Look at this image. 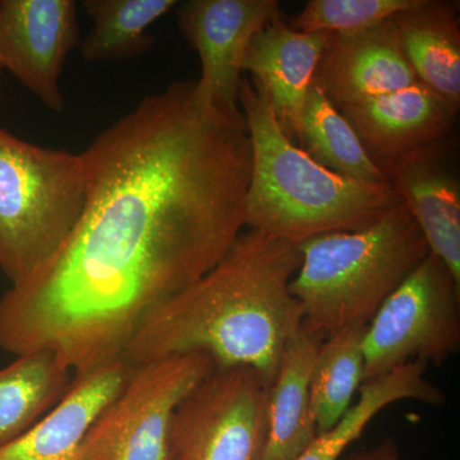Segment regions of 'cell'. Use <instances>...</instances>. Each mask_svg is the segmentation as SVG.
Wrapping results in <instances>:
<instances>
[{"label":"cell","mask_w":460,"mask_h":460,"mask_svg":"<svg viewBox=\"0 0 460 460\" xmlns=\"http://www.w3.org/2000/svg\"><path fill=\"white\" fill-rule=\"evenodd\" d=\"M365 383L405 363L440 366L460 349V284L431 252L372 317L363 337Z\"/></svg>","instance_id":"obj_6"},{"label":"cell","mask_w":460,"mask_h":460,"mask_svg":"<svg viewBox=\"0 0 460 460\" xmlns=\"http://www.w3.org/2000/svg\"><path fill=\"white\" fill-rule=\"evenodd\" d=\"M417 83L393 18L363 31L330 33L313 84L341 108Z\"/></svg>","instance_id":"obj_12"},{"label":"cell","mask_w":460,"mask_h":460,"mask_svg":"<svg viewBox=\"0 0 460 460\" xmlns=\"http://www.w3.org/2000/svg\"><path fill=\"white\" fill-rule=\"evenodd\" d=\"M423 0H310L288 23L296 31L350 33L387 22Z\"/></svg>","instance_id":"obj_23"},{"label":"cell","mask_w":460,"mask_h":460,"mask_svg":"<svg viewBox=\"0 0 460 460\" xmlns=\"http://www.w3.org/2000/svg\"><path fill=\"white\" fill-rule=\"evenodd\" d=\"M177 0H84L91 30L80 42L81 57L90 63L117 62L153 49L148 29L177 8Z\"/></svg>","instance_id":"obj_21"},{"label":"cell","mask_w":460,"mask_h":460,"mask_svg":"<svg viewBox=\"0 0 460 460\" xmlns=\"http://www.w3.org/2000/svg\"><path fill=\"white\" fill-rule=\"evenodd\" d=\"M270 386L246 366L215 367L175 411L169 460H261Z\"/></svg>","instance_id":"obj_8"},{"label":"cell","mask_w":460,"mask_h":460,"mask_svg":"<svg viewBox=\"0 0 460 460\" xmlns=\"http://www.w3.org/2000/svg\"><path fill=\"white\" fill-rule=\"evenodd\" d=\"M298 244L243 230L226 255L192 286L142 321L124 349L132 366L172 354H208L215 367L246 366L272 384L284 348L302 328L289 284Z\"/></svg>","instance_id":"obj_2"},{"label":"cell","mask_w":460,"mask_h":460,"mask_svg":"<svg viewBox=\"0 0 460 460\" xmlns=\"http://www.w3.org/2000/svg\"><path fill=\"white\" fill-rule=\"evenodd\" d=\"M429 365L413 361L389 372L385 376L363 383L359 399L334 429L319 434L295 460H339L344 450L361 436L381 411L399 401H419L438 407L444 404L443 390L425 377Z\"/></svg>","instance_id":"obj_19"},{"label":"cell","mask_w":460,"mask_h":460,"mask_svg":"<svg viewBox=\"0 0 460 460\" xmlns=\"http://www.w3.org/2000/svg\"><path fill=\"white\" fill-rule=\"evenodd\" d=\"M402 53L420 84L459 108L458 5L423 0L394 18Z\"/></svg>","instance_id":"obj_17"},{"label":"cell","mask_w":460,"mask_h":460,"mask_svg":"<svg viewBox=\"0 0 460 460\" xmlns=\"http://www.w3.org/2000/svg\"><path fill=\"white\" fill-rule=\"evenodd\" d=\"M296 138L305 153L330 171L363 183L390 186L353 127L314 84L308 91Z\"/></svg>","instance_id":"obj_20"},{"label":"cell","mask_w":460,"mask_h":460,"mask_svg":"<svg viewBox=\"0 0 460 460\" xmlns=\"http://www.w3.org/2000/svg\"><path fill=\"white\" fill-rule=\"evenodd\" d=\"M367 326H354L321 343L310 378V401L317 432L325 434L352 407L365 383L363 337Z\"/></svg>","instance_id":"obj_22"},{"label":"cell","mask_w":460,"mask_h":460,"mask_svg":"<svg viewBox=\"0 0 460 460\" xmlns=\"http://www.w3.org/2000/svg\"><path fill=\"white\" fill-rule=\"evenodd\" d=\"M2 69H0V102H2Z\"/></svg>","instance_id":"obj_25"},{"label":"cell","mask_w":460,"mask_h":460,"mask_svg":"<svg viewBox=\"0 0 460 460\" xmlns=\"http://www.w3.org/2000/svg\"><path fill=\"white\" fill-rule=\"evenodd\" d=\"M83 153L42 147L0 127V271L11 286L54 259L83 214Z\"/></svg>","instance_id":"obj_5"},{"label":"cell","mask_w":460,"mask_h":460,"mask_svg":"<svg viewBox=\"0 0 460 460\" xmlns=\"http://www.w3.org/2000/svg\"><path fill=\"white\" fill-rule=\"evenodd\" d=\"M443 141L402 156L383 169L390 187L410 211L429 252L460 284V187L445 165Z\"/></svg>","instance_id":"obj_14"},{"label":"cell","mask_w":460,"mask_h":460,"mask_svg":"<svg viewBox=\"0 0 460 460\" xmlns=\"http://www.w3.org/2000/svg\"><path fill=\"white\" fill-rule=\"evenodd\" d=\"M279 13L278 0H190L178 4L181 32L201 62L196 93L205 104L241 111L239 87L248 44Z\"/></svg>","instance_id":"obj_10"},{"label":"cell","mask_w":460,"mask_h":460,"mask_svg":"<svg viewBox=\"0 0 460 460\" xmlns=\"http://www.w3.org/2000/svg\"><path fill=\"white\" fill-rule=\"evenodd\" d=\"M329 35L296 31L279 13L248 44L242 71L261 84L290 140L296 138L305 99Z\"/></svg>","instance_id":"obj_13"},{"label":"cell","mask_w":460,"mask_h":460,"mask_svg":"<svg viewBox=\"0 0 460 460\" xmlns=\"http://www.w3.org/2000/svg\"><path fill=\"white\" fill-rule=\"evenodd\" d=\"M75 375L50 350L16 356L0 368V447L29 431L65 398Z\"/></svg>","instance_id":"obj_18"},{"label":"cell","mask_w":460,"mask_h":460,"mask_svg":"<svg viewBox=\"0 0 460 460\" xmlns=\"http://www.w3.org/2000/svg\"><path fill=\"white\" fill-rule=\"evenodd\" d=\"M214 368L201 352L133 366L122 390L87 429L81 460H169L175 411Z\"/></svg>","instance_id":"obj_7"},{"label":"cell","mask_w":460,"mask_h":460,"mask_svg":"<svg viewBox=\"0 0 460 460\" xmlns=\"http://www.w3.org/2000/svg\"><path fill=\"white\" fill-rule=\"evenodd\" d=\"M80 45L74 0H0V69L50 111H65L60 77Z\"/></svg>","instance_id":"obj_9"},{"label":"cell","mask_w":460,"mask_h":460,"mask_svg":"<svg viewBox=\"0 0 460 460\" xmlns=\"http://www.w3.org/2000/svg\"><path fill=\"white\" fill-rule=\"evenodd\" d=\"M86 199L59 252L0 298V348L50 350L75 376L122 358L142 321L217 265L246 228L252 151L241 111L177 81L83 153Z\"/></svg>","instance_id":"obj_1"},{"label":"cell","mask_w":460,"mask_h":460,"mask_svg":"<svg viewBox=\"0 0 460 460\" xmlns=\"http://www.w3.org/2000/svg\"><path fill=\"white\" fill-rule=\"evenodd\" d=\"M344 460H401V456H399L395 441L392 440V438H385V440L377 444L376 447L362 450V452L350 454Z\"/></svg>","instance_id":"obj_24"},{"label":"cell","mask_w":460,"mask_h":460,"mask_svg":"<svg viewBox=\"0 0 460 460\" xmlns=\"http://www.w3.org/2000/svg\"><path fill=\"white\" fill-rule=\"evenodd\" d=\"M323 341L304 326L284 348L269 393L268 434L261 460H295L316 436L310 378Z\"/></svg>","instance_id":"obj_16"},{"label":"cell","mask_w":460,"mask_h":460,"mask_svg":"<svg viewBox=\"0 0 460 460\" xmlns=\"http://www.w3.org/2000/svg\"><path fill=\"white\" fill-rule=\"evenodd\" d=\"M298 248L301 266L289 290L301 305L302 326L323 341L343 330L367 326L429 253L402 202L366 228L316 235Z\"/></svg>","instance_id":"obj_4"},{"label":"cell","mask_w":460,"mask_h":460,"mask_svg":"<svg viewBox=\"0 0 460 460\" xmlns=\"http://www.w3.org/2000/svg\"><path fill=\"white\" fill-rule=\"evenodd\" d=\"M239 108L252 151L246 228L299 244L326 233L366 228L401 204L392 187L350 180L296 146L253 78L242 80Z\"/></svg>","instance_id":"obj_3"},{"label":"cell","mask_w":460,"mask_h":460,"mask_svg":"<svg viewBox=\"0 0 460 460\" xmlns=\"http://www.w3.org/2000/svg\"><path fill=\"white\" fill-rule=\"evenodd\" d=\"M338 109L383 171L402 156L444 141L454 128L459 108L419 81Z\"/></svg>","instance_id":"obj_11"},{"label":"cell","mask_w":460,"mask_h":460,"mask_svg":"<svg viewBox=\"0 0 460 460\" xmlns=\"http://www.w3.org/2000/svg\"><path fill=\"white\" fill-rule=\"evenodd\" d=\"M133 366L123 358L75 376L68 393L29 431L4 447L0 460H81L84 435L122 390Z\"/></svg>","instance_id":"obj_15"}]
</instances>
